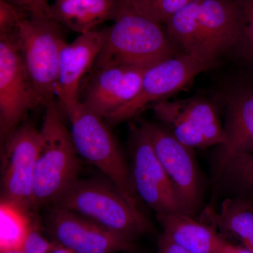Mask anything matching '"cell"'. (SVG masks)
<instances>
[{"label":"cell","mask_w":253,"mask_h":253,"mask_svg":"<svg viewBox=\"0 0 253 253\" xmlns=\"http://www.w3.org/2000/svg\"><path fill=\"white\" fill-rule=\"evenodd\" d=\"M163 235L189 253H219L222 237L209 223L185 214H156Z\"/></svg>","instance_id":"cell-17"},{"label":"cell","mask_w":253,"mask_h":253,"mask_svg":"<svg viewBox=\"0 0 253 253\" xmlns=\"http://www.w3.org/2000/svg\"><path fill=\"white\" fill-rule=\"evenodd\" d=\"M246 196V197H249L250 199H252L253 201V194L248 195V196Z\"/></svg>","instance_id":"cell-31"},{"label":"cell","mask_w":253,"mask_h":253,"mask_svg":"<svg viewBox=\"0 0 253 253\" xmlns=\"http://www.w3.org/2000/svg\"><path fill=\"white\" fill-rule=\"evenodd\" d=\"M122 0H54L51 19L80 34L95 31L96 26L116 20Z\"/></svg>","instance_id":"cell-18"},{"label":"cell","mask_w":253,"mask_h":253,"mask_svg":"<svg viewBox=\"0 0 253 253\" xmlns=\"http://www.w3.org/2000/svg\"><path fill=\"white\" fill-rule=\"evenodd\" d=\"M61 25L52 19L22 18L18 44L28 75L43 106L54 101L60 56L66 44Z\"/></svg>","instance_id":"cell-5"},{"label":"cell","mask_w":253,"mask_h":253,"mask_svg":"<svg viewBox=\"0 0 253 253\" xmlns=\"http://www.w3.org/2000/svg\"><path fill=\"white\" fill-rule=\"evenodd\" d=\"M33 185V210L52 206L78 179L81 157L54 101L45 106Z\"/></svg>","instance_id":"cell-3"},{"label":"cell","mask_w":253,"mask_h":253,"mask_svg":"<svg viewBox=\"0 0 253 253\" xmlns=\"http://www.w3.org/2000/svg\"><path fill=\"white\" fill-rule=\"evenodd\" d=\"M219 253H253L246 249L244 246H239V245L234 244V243L230 242L225 239H223L221 242L220 249Z\"/></svg>","instance_id":"cell-29"},{"label":"cell","mask_w":253,"mask_h":253,"mask_svg":"<svg viewBox=\"0 0 253 253\" xmlns=\"http://www.w3.org/2000/svg\"><path fill=\"white\" fill-rule=\"evenodd\" d=\"M145 71L144 68L125 65L95 70L81 101L107 120L135 97Z\"/></svg>","instance_id":"cell-13"},{"label":"cell","mask_w":253,"mask_h":253,"mask_svg":"<svg viewBox=\"0 0 253 253\" xmlns=\"http://www.w3.org/2000/svg\"><path fill=\"white\" fill-rule=\"evenodd\" d=\"M131 183L138 198L156 214L191 215L156 156L144 126H131ZM192 216V215H191Z\"/></svg>","instance_id":"cell-6"},{"label":"cell","mask_w":253,"mask_h":253,"mask_svg":"<svg viewBox=\"0 0 253 253\" xmlns=\"http://www.w3.org/2000/svg\"><path fill=\"white\" fill-rule=\"evenodd\" d=\"M196 8V0L190 1L166 23V32L184 53L213 65L198 29Z\"/></svg>","instance_id":"cell-20"},{"label":"cell","mask_w":253,"mask_h":253,"mask_svg":"<svg viewBox=\"0 0 253 253\" xmlns=\"http://www.w3.org/2000/svg\"><path fill=\"white\" fill-rule=\"evenodd\" d=\"M161 25L138 14L122 0L115 23L106 28L93 71L115 65L146 69L176 56L174 43Z\"/></svg>","instance_id":"cell-2"},{"label":"cell","mask_w":253,"mask_h":253,"mask_svg":"<svg viewBox=\"0 0 253 253\" xmlns=\"http://www.w3.org/2000/svg\"><path fill=\"white\" fill-rule=\"evenodd\" d=\"M46 230L51 241L73 253H117L134 249L130 238L55 206L46 219Z\"/></svg>","instance_id":"cell-11"},{"label":"cell","mask_w":253,"mask_h":253,"mask_svg":"<svg viewBox=\"0 0 253 253\" xmlns=\"http://www.w3.org/2000/svg\"><path fill=\"white\" fill-rule=\"evenodd\" d=\"M241 17V36L238 45L241 57L253 64V0H236Z\"/></svg>","instance_id":"cell-24"},{"label":"cell","mask_w":253,"mask_h":253,"mask_svg":"<svg viewBox=\"0 0 253 253\" xmlns=\"http://www.w3.org/2000/svg\"><path fill=\"white\" fill-rule=\"evenodd\" d=\"M53 247H54V246H53ZM47 253H52V251H51V249L50 250V251H49V252H48Z\"/></svg>","instance_id":"cell-32"},{"label":"cell","mask_w":253,"mask_h":253,"mask_svg":"<svg viewBox=\"0 0 253 253\" xmlns=\"http://www.w3.org/2000/svg\"><path fill=\"white\" fill-rule=\"evenodd\" d=\"M27 17L22 9L0 0V35L18 36L19 21Z\"/></svg>","instance_id":"cell-25"},{"label":"cell","mask_w":253,"mask_h":253,"mask_svg":"<svg viewBox=\"0 0 253 253\" xmlns=\"http://www.w3.org/2000/svg\"><path fill=\"white\" fill-rule=\"evenodd\" d=\"M157 253H189L185 250L173 244L168 238L161 234L158 239Z\"/></svg>","instance_id":"cell-28"},{"label":"cell","mask_w":253,"mask_h":253,"mask_svg":"<svg viewBox=\"0 0 253 253\" xmlns=\"http://www.w3.org/2000/svg\"><path fill=\"white\" fill-rule=\"evenodd\" d=\"M42 101L23 63L18 36L0 35V136L15 130Z\"/></svg>","instance_id":"cell-7"},{"label":"cell","mask_w":253,"mask_h":253,"mask_svg":"<svg viewBox=\"0 0 253 253\" xmlns=\"http://www.w3.org/2000/svg\"><path fill=\"white\" fill-rule=\"evenodd\" d=\"M219 176L232 196L253 194V154H241L231 158Z\"/></svg>","instance_id":"cell-22"},{"label":"cell","mask_w":253,"mask_h":253,"mask_svg":"<svg viewBox=\"0 0 253 253\" xmlns=\"http://www.w3.org/2000/svg\"><path fill=\"white\" fill-rule=\"evenodd\" d=\"M54 243L48 240L40 232L36 223L33 225L27 237L21 246L22 253H47L54 246Z\"/></svg>","instance_id":"cell-27"},{"label":"cell","mask_w":253,"mask_h":253,"mask_svg":"<svg viewBox=\"0 0 253 253\" xmlns=\"http://www.w3.org/2000/svg\"><path fill=\"white\" fill-rule=\"evenodd\" d=\"M196 21L212 62L221 53L238 45L241 17L236 0H196Z\"/></svg>","instance_id":"cell-15"},{"label":"cell","mask_w":253,"mask_h":253,"mask_svg":"<svg viewBox=\"0 0 253 253\" xmlns=\"http://www.w3.org/2000/svg\"><path fill=\"white\" fill-rule=\"evenodd\" d=\"M3 143L1 199L30 212L33 210V185L41 148V131L31 123H24Z\"/></svg>","instance_id":"cell-9"},{"label":"cell","mask_w":253,"mask_h":253,"mask_svg":"<svg viewBox=\"0 0 253 253\" xmlns=\"http://www.w3.org/2000/svg\"><path fill=\"white\" fill-rule=\"evenodd\" d=\"M212 66L184 53L146 68L135 97L106 121L116 125L135 117L149 106L183 89L198 75Z\"/></svg>","instance_id":"cell-10"},{"label":"cell","mask_w":253,"mask_h":253,"mask_svg":"<svg viewBox=\"0 0 253 253\" xmlns=\"http://www.w3.org/2000/svg\"><path fill=\"white\" fill-rule=\"evenodd\" d=\"M29 214L21 206L1 199L0 251L21 249L33 225Z\"/></svg>","instance_id":"cell-21"},{"label":"cell","mask_w":253,"mask_h":253,"mask_svg":"<svg viewBox=\"0 0 253 253\" xmlns=\"http://www.w3.org/2000/svg\"><path fill=\"white\" fill-rule=\"evenodd\" d=\"M156 156L191 215L201 204V186L193 150L176 139L162 124L142 122Z\"/></svg>","instance_id":"cell-12"},{"label":"cell","mask_w":253,"mask_h":253,"mask_svg":"<svg viewBox=\"0 0 253 253\" xmlns=\"http://www.w3.org/2000/svg\"><path fill=\"white\" fill-rule=\"evenodd\" d=\"M22 9L30 18L51 19L49 0H1Z\"/></svg>","instance_id":"cell-26"},{"label":"cell","mask_w":253,"mask_h":253,"mask_svg":"<svg viewBox=\"0 0 253 253\" xmlns=\"http://www.w3.org/2000/svg\"><path fill=\"white\" fill-rule=\"evenodd\" d=\"M206 222L221 236L234 238L253 253V201L246 196H231L221 202L217 211L207 209Z\"/></svg>","instance_id":"cell-19"},{"label":"cell","mask_w":253,"mask_h":253,"mask_svg":"<svg viewBox=\"0 0 253 253\" xmlns=\"http://www.w3.org/2000/svg\"><path fill=\"white\" fill-rule=\"evenodd\" d=\"M106 29L80 35L73 42L66 43L60 56L56 95L63 109L80 101L82 81L94 67L104 45Z\"/></svg>","instance_id":"cell-14"},{"label":"cell","mask_w":253,"mask_h":253,"mask_svg":"<svg viewBox=\"0 0 253 253\" xmlns=\"http://www.w3.org/2000/svg\"><path fill=\"white\" fill-rule=\"evenodd\" d=\"M226 143L217 156L218 172L234 156L253 154V84L234 89L226 98Z\"/></svg>","instance_id":"cell-16"},{"label":"cell","mask_w":253,"mask_h":253,"mask_svg":"<svg viewBox=\"0 0 253 253\" xmlns=\"http://www.w3.org/2000/svg\"><path fill=\"white\" fill-rule=\"evenodd\" d=\"M191 0H126L131 8L156 22L166 23Z\"/></svg>","instance_id":"cell-23"},{"label":"cell","mask_w":253,"mask_h":253,"mask_svg":"<svg viewBox=\"0 0 253 253\" xmlns=\"http://www.w3.org/2000/svg\"><path fill=\"white\" fill-rule=\"evenodd\" d=\"M0 253H22V252H21V249L3 250V251H0Z\"/></svg>","instance_id":"cell-30"},{"label":"cell","mask_w":253,"mask_h":253,"mask_svg":"<svg viewBox=\"0 0 253 253\" xmlns=\"http://www.w3.org/2000/svg\"><path fill=\"white\" fill-rule=\"evenodd\" d=\"M71 124V135L80 157L99 169L130 206L139 220L150 229L140 208L130 170L116 138L104 119L81 101L64 109Z\"/></svg>","instance_id":"cell-1"},{"label":"cell","mask_w":253,"mask_h":253,"mask_svg":"<svg viewBox=\"0 0 253 253\" xmlns=\"http://www.w3.org/2000/svg\"><path fill=\"white\" fill-rule=\"evenodd\" d=\"M51 206L77 213L134 241L149 231L111 183L78 179Z\"/></svg>","instance_id":"cell-4"},{"label":"cell","mask_w":253,"mask_h":253,"mask_svg":"<svg viewBox=\"0 0 253 253\" xmlns=\"http://www.w3.org/2000/svg\"><path fill=\"white\" fill-rule=\"evenodd\" d=\"M155 116L176 139L191 149L224 146L226 136L215 106L202 97L158 101Z\"/></svg>","instance_id":"cell-8"}]
</instances>
